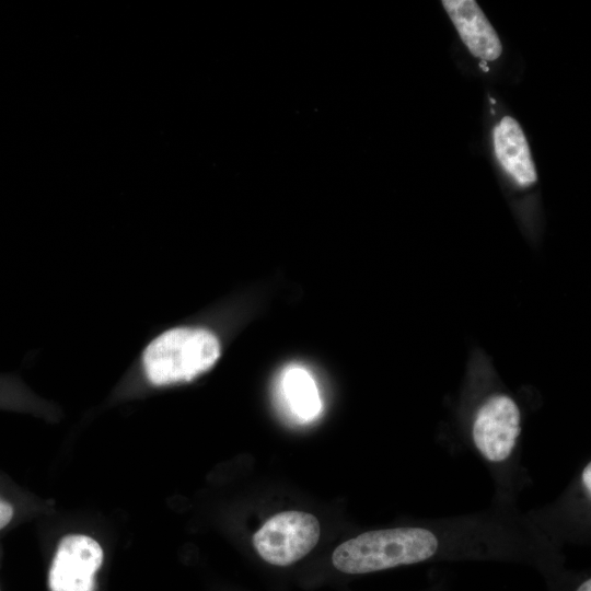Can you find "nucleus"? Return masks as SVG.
Here are the masks:
<instances>
[{
    "label": "nucleus",
    "instance_id": "f257e3e1",
    "mask_svg": "<svg viewBox=\"0 0 591 591\" xmlns=\"http://www.w3.org/2000/svg\"><path fill=\"white\" fill-rule=\"evenodd\" d=\"M438 545L436 535L424 528L369 531L338 545L332 563L345 573H368L429 559Z\"/></svg>",
    "mask_w": 591,
    "mask_h": 591
},
{
    "label": "nucleus",
    "instance_id": "f03ea898",
    "mask_svg": "<svg viewBox=\"0 0 591 591\" xmlns=\"http://www.w3.org/2000/svg\"><path fill=\"white\" fill-rule=\"evenodd\" d=\"M220 356L218 338L200 327H176L157 336L146 347L142 364L157 386L189 382L209 370Z\"/></svg>",
    "mask_w": 591,
    "mask_h": 591
},
{
    "label": "nucleus",
    "instance_id": "7ed1b4c3",
    "mask_svg": "<svg viewBox=\"0 0 591 591\" xmlns=\"http://www.w3.org/2000/svg\"><path fill=\"white\" fill-rule=\"evenodd\" d=\"M320 534V523L313 514L283 511L263 524L253 536V545L265 561L289 566L313 549Z\"/></svg>",
    "mask_w": 591,
    "mask_h": 591
},
{
    "label": "nucleus",
    "instance_id": "20e7f679",
    "mask_svg": "<svg viewBox=\"0 0 591 591\" xmlns=\"http://www.w3.org/2000/svg\"><path fill=\"white\" fill-rule=\"evenodd\" d=\"M104 551L93 537L72 533L58 543L48 571L49 591H95Z\"/></svg>",
    "mask_w": 591,
    "mask_h": 591
},
{
    "label": "nucleus",
    "instance_id": "39448f33",
    "mask_svg": "<svg viewBox=\"0 0 591 591\" xmlns=\"http://www.w3.org/2000/svg\"><path fill=\"white\" fill-rule=\"evenodd\" d=\"M473 440L488 461L509 457L520 433V410L507 395H494L478 409L473 424Z\"/></svg>",
    "mask_w": 591,
    "mask_h": 591
},
{
    "label": "nucleus",
    "instance_id": "423d86ee",
    "mask_svg": "<svg viewBox=\"0 0 591 591\" xmlns=\"http://www.w3.org/2000/svg\"><path fill=\"white\" fill-rule=\"evenodd\" d=\"M442 5L474 57L484 61L500 57L501 42L475 0H443Z\"/></svg>",
    "mask_w": 591,
    "mask_h": 591
},
{
    "label": "nucleus",
    "instance_id": "0eeeda50",
    "mask_svg": "<svg viewBox=\"0 0 591 591\" xmlns=\"http://www.w3.org/2000/svg\"><path fill=\"white\" fill-rule=\"evenodd\" d=\"M495 153L502 167L521 186L536 182L531 151L519 123L506 116L494 129Z\"/></svg>",
    "mask_w": 591,
    "mask_h": 591
},
{
    "label": "nucleus",
    "instance_id": "6e6552de",
    "mask_svg": "<svg viewBox=\"0 0 591 591\" xmlns=\"http://www.w3.org/2000/svg\"><path fill=\"white\" fill-rule=\"evenodd\" d=\"M279 392L290 415L299 422L314 420L322 410L318 389L310 372L300 366H289L279 378Z\"/></svg>",
    "mask_w": 591,
    "mask_h": 591
},
{
    "label": "nucleus",
    "instance_id": "1a4fd4ad",
    "mask_svg": "<svg viewBox=\"0 0 591 591\" xmlns=\"http://www.w3.org/2000/svg\"><path fill=\"white\" fill-rule=\"evenodd\" d=\"M13 506L0 498V531L4 529L13 519Z\"/></svg>",
    "mask_w": 591,
    "mask_h": 591
},
{
    "label": "nucleus",
    "instance_id": "9d476101",
    "mask_svg": "<svg viewBox=\"0 0 591 591\" xmlns=\"http://www.w3.org/2000/svg\"><path fill=\"white\" fill-rule=\"evenodd\" d=\"M581 478H582V484L590 496L591 494V464H588L583 468Z\"/></svg>",
    "mask_w": 591,
    "mask_h": 591
},
{
    "label": "nucleus",
    "instance_id": "9b49d317",
    "mask_svg": "<svg viewBox=\"0 0 591 591\" xmlns=\"http://www.w3.org/2000/svg\"><path fill=\"white\" fill-rule=\"evenodd\" d=\"M576 591H591V580L588 579L581 583Z\"/></svg>",
    "mask_w": 591,
    "mask_h": 591
},
{
    "label": "nucleus",
    "instance_id": "f8f14e48",
    "mask_svg": "<svg viewBox=\"0 0 591 591\" xmlns=\"http://www.w3.org/2000/svg\"><path fill=\"white\" fill-rule=\"evenodd\" d=\"M480 68H483L484 71H488L489 68L488 67H485V66H480Z\"/></svg>",
    "mask_w": 591,
    "mask_h": 591
},
{
    "label": "nucleus",
    "instance_id": "ddd939ff",
    "mask_svg": "<svg viewBox=\"0 0 591 591\" xmlns=\"http://www.w3.org/2000/svg\"><path fill=\"white\" fill-rule=\"evenodd\" d=\"M490 102H491L493 104H495L496 101H495L494 99H490Z\"/></svg>",
    "mask_w": 591,
    "mask_h": 591
}]
</instances>
